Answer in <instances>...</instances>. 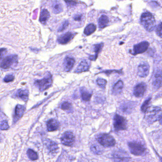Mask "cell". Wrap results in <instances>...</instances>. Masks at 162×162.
<instances>
[{"mask_svg":"<svg viewBox=\"0 0 162 162\" xmlns=\"http://www.w3.org/2000/svg\"><path fill=\"white\" fill-rule=\"evenodd\" d=\"M91 150L93 153L96 155H101L103 153V150L98 145L96 144H94L92 145L90 147Z\"/></svg>","mask_w":162,"mask_h":162,"instance_id":"obj_28","label":"cell"},{"mask_svg":"<svg viewBox=\"0 0 162 162\" xmlns=\"http://www.w3.org/2000/svg\"><path fill=\"white\" fill-rule=\"evenodd\" d=\"M103 44H97L95 46V52L96 53V55H95V59H96L98 56V54L100 53V50L103 47Z\"/></svg>","mask_w":162,"mask_h":162,"instance_id":"obj_33","label":"cell"},{"mask_svg":"<svg viewBox=\"0 0 162 162\" xmlns=\"http://www.w3.org/2000/svg\"><path fill=\"white\" fill-rule=\"evenodd\" d=\"M47 127L49 132L56 131L59 127V123L55 119H50L47 123Z\"/></svg>","mask_w":162,"mask_h":162,"instance_id":"obj_16","label":"cell"},{"mask_svg":"<svg viewBox=\"0 0 162 162\" xmlns=\"http://www.w3.org/2000/svg\"><path fill=\"white\" fill-rule=\"evenodd\" d=\"M146 89V85L144 82L138 84L134 89V95L137 98H142Z\"/></svg>","mask_w":162,"mask_h":162,"instance_id":"obj_10","label":"cell"},{"mask_svg":"<svg viewBox=\"0 0 162 162\" xmlns=\"http://www.w3.org/2000/svg\"><path fill=\"white\" fill-rule=\"evenodd\" d=\"M53 10L54 13L58 14L63 11V6L59 2L56 1L53 3Z\"/></svg>","mask_w":162,"mask_h":162,"instance_id":"obj_25","label":"cell"},{"mask_svg":"<svg viewBox=\"0 0 162 162\" xmlns=\"http://www.w3.org/2000/svg\"><path fill=\"white\" fill-rule=\"evenodd\" d=\"M45 144L50 152L55 153L57 152V150L58 149V146L57 144L53 141L49 140V139H47L46 140Z\"/></svg>","mask_w":162,"mask_h":162,"instance_id":"obj_20","label":"cell"},{"mask_svg":"<svg viewBox=\"0 0 162 162\" xmlns=\"http://www.w3.org/2000/svg\"><path fill=\"white\" fill-rule=\"evenodd\" d=\"M141 23L145 29L148 31H152L155 27L154 17L149 12H145L141 15Z\"/></svg>","mask_w":162,"mask_h":162,"instance_id":"obj_1","label":"cell"},{"mask_svg":"<svg viewBox=\"0 0 162 162\" xmlns=\"http://www.w3.org/2000/svg\"><path fill=\"white\" fill-rule=\"evenodd\" d=\"M73 19L75 21L80 22V21H82V14H80V13L75 14V15H74L73 17Z\"/></svg>","mask_w":162,"mask_h":162,"instance_id":"obj_35","label":"cell"},{"mask_svg":"<svg viewBox=\"0 0 162 162\" xmlns=\"http://www.w3.org/2000/svg\"><path fill=\"white\" fill-rule=\"evenodd\" d=\"M90 67V63L86 60H83L80 63L75 72V73H81L82 72H86L89 70Z\"/></svg>","mask_w":162,"mask_h":162,"instance_id":"obj_18","label":"cell"},{"mask_svg":"<svg viewBox=\"0 0 162 162\" xmlns=\"http://www.w3.org/2000/svg\"><path fill=\"white\" fill-rule=\"evenodd\" d=\"M7 53V49L2 48L0 49V60Z\"/></svg>","mask_w":162,"mask_h":162,"instance_id":"obj_40","label":"cell"},{"mask_svg":"<svg viewBox=\"0 0 162 162\" xmlns=\"http://www.w3.org/2000/svg\"><path fill=\"white\" fill-rule=\"evenodd\" d=\"M27 154L29 158L32 161L37 160L38 158V156L36 152L33 151L32 149H29L27 152Z\"/></svg>","mask_w":162,"mask_h":162,"instance_id":"obj_29","label":"cell"},{"mask_svg":"<svg viewBox=\"0 0 162 162\" xmlns=\"http://www.w3.org/2000/svg\"><path fill=\"white\" fill-rule=\"evenodd\" d=\"M53 84L52 76L50 73L46 74L44 79L35 81V84L39 88L40 91L42 92L48 89Z\"/></svg>","mask_w":162,"mask_h":162,"instance_id":"obj_3","label":"cell"},{"mask_svg":"<svg viewBox=\"0 0 162 162\" xmlns=\"http://www.w3.org/2000/svg\"><path fill=\"white\" fill-rule=\"evenodd\" d=\"M96 25L94 24H90L85 29L84 33L87 35H91L96 30Z\"/></svg>","mask_w":162,"mask_h":162,"instance_id":"obj_27","label":"cell"},{"mask_svg":"<svg viewBox=\"0 0 162 162\" xmlns=\"http://www.w3.org/2000/svg\"><path fill=\"white\" fill-rule=\"evenodd\" d=\"M81 95L83 100L88 101L90 100L92 96V92L85 88H82L81 90Z\"/></svg>","mask_w":162,"mask_h":162,"instance_id":"obj_22","label":"cell"},{"mask_svg":"<svg viewBox=\"0 0 162 162\" xmlns=\"http://www.w3.org/2000/svg\"><path fill=\"white\" fill-rule=\"evenodd\" d=\"M65 2L69 7H73L76 4V2L74 0H65Z\"/></svg>","mask_w":162,"mask_h":162,"instance_id":"obj_39","label":"cell"},{"mask_svg":"<svg viewBox=\"0 0 162 162\" xmlns=\"http://www.w3.org/2000/svg\"><path fill=\"white\" fill-rule=\"evenodd\" d=\"M18 57L16 55H11L6 57L1 63V67L3 69H9L12 65L17 63Z\"/></svg>","mask_w":162,"mask_h":162,"instance_id":"obj_7","label":"cell"},{"mask_svg":"<svg viewBox=\"0 0 162 162\" xmlns=\"http://www.w3.org/2000/svg\"><path fill=\"white\" fill-rule=\"evenodd\" d=\"M156 32L157 35L160 38H162V23H161V22L158 24L157 28H156Z\"/></svg>","mask_w":162,"mask_h":162,"instance_id":"obj_37","label":"cell"},{"mask_svg":"<svg viewBox=\"0 0 162 162\" xmlns=\"http://www.w3.org/2000/svg\"><path fill=\"white\" fill-rule=\"evenodd\" d=\"M25 108L23 106L17 105L15 108V115L13 117V122L16 123L18 120L23 116L25 112Z\"/></svg>","mask_w":162,"mask_h":162,"instance_id":"obj_14","label":"cell"},{"mask_svg":"<svg viewBox=\"0 0 162 162\" xmlns=\"http://www.w3.org/2000/svg\"><path fill=\"white\" fill-rule=\"evenodd\" d=\"M136 103L133 102H128L124 103L121 105V109L124 113H129L131 112L132 109L135 107Z\"/></svg>","mask_w":162,"mask_h":162,"instance_id":"obj_21","label":"cell"},{"mask_svg":"<svg viewBox=\"0 0 162 162\" xmlns=\"http://www.w3.org/2000/svg\"><path fill=\"white\" fill-rule=\"evenodd\" d=\"M128 146L130 152L135 155H143L146 149L143 144L136 141L129 142Z\"/></svg>","mask_w":162,"mask_h":162,"instance_id":"obj_5","label":"cell"},{"mask_svg":"<svg viewBox=\"0 0 162 162\" xmlns=\"http://www.w3.org/2000/svg\"><path fill=\"white\" fill-rule=\"evenodd\" d=\"M75 59L72 57L67 56L63 62V67L65 72H70L74 65Z\"/></svg>","mask_w":162,"mask_h":162,"instance_id":"obj_12","label":"cell"},{"mask_svg":"<svg viewBox=\"0 0 162 162\" xmlns=\"http://www.w3.org/2000/svg\"><path fill=\"white\" fill-rule=\"evenodd\" d=\"M149 72V66L146 62L141 63L138 67L137 74L142 78H145L148 76Z\"/></svg>","mask_w":162,"mask_h":162,"instance_id":"obj_11","label":"cell"},{"mask_svg":"<svg viewBox=\"0 0 162 162\" xmlns=\"http://www.w3.org/2000/svg\"><path fill=\"white\" fill-rule=\"evenodd\" d=\"M14 80V76L12 75H7L4 78V81L5 82H10Z\"/></svg>","mask_w":162,"mask_h":162,"instance_id":"obj_38","label":"cell"},{"mask_svg":"<svg viewBox=\"0 0 162 162\" xmlns=\"http://www.w3.org/2000/svg\"><path fill=\"white\" fill-rule=\"evenodd\" d=\"M97 141L104 147H112L116 144V141L114 137L108 134H101L98 135Z\"/></svg>","mask_w":162,"mask_h":162,"instance_id":"obj_4","label":"cell"},{"mask_svg":"<svg viewBox=\"0 0 162 162\" xmlns=\"http://www.w3.org/2000/svg\"><path fill=\"white\" fill-rule=\"evenodd\" d=\"M15 96L24 101H27L28 100L29 91L27 89H20L16 92Z\"/></svg>","mask_w":162,"mask_h":162,"instance_id":"obj_17","label":"cell"},{"mask_svg":"<svg viewBox=\"0 0 162 162\" xmlns=\"http://www.w3.org/2000/svg\"><path fill=\"white\" fill-rule=\"evenodd\" d=\"M151 100V97H149L147 100H146L144 102V103H143L141 108V111H142V112L145 113V112H146V110H147V109H148V106H149V104H150Z\"/></svg>","mask_w":162,"mask_h":162,"instance_id":"obj_31","label":"cell"},{"mask_svg":"<svg viewBox=\"0 0 162 162\" xmlns=\"http://www.w3.org/2000/svg\"><path fill=\"white\" fill-rule=\"evenodd\" d=\"M61 108L62 109L66 111L67 112H71V110L72 109V104L67 102H65L64 103H63L61 106Z\"/></svg>","mask_w":162,"mask_h":162,"instance_id":"obj_30","label":"cell"},{"mask_svg":"<svg viewBox=\"0 0 162 162\" xmlns=\"http://www.w3.org/2000/svg\"><path fill=\"white\" fill-rule=\"evenodd\" d=\"M161 71H158L155 76L154 79L153 81V85L155 89H158L162 85V75Z\"/></svg>","mask_w":162,"mask_h":162,"instance_id":"obj_19","label":"cell"},{"mask_svg":"<svg viewBox=\"0 0 162 162\" xmlns=\"http://www.w3.org/2000/svg\"><path fill=\"white\" fill-rule=\"evenodd\" d=\"M74 33L71 32H67L64 35H62L58 39V43L62 44H65L70 42L74 37Z\"/></svg>","mask_w":162,"mask_h":162,"instance_id":"obj_13","label":"cell"},{"mask_svg":"<svg viewBox=\"0 0 162 162\" xmlns=\"http://www.w3.org/2000/svg\"><path fill=\"white\" fill-rule=\"evenodd\" d=\"M113 124L116 131L124 130L127 129V121L126 119L118 114L114 116Z\"/></svg>","mask_w":162,"mask_h":162,"instance_id":"obj_6","label":"cell"},{"mask_svg":"<svg viewBox=\"0 0 162 162\" xmlns=\"http://www.w3.org/2000/svg\"><path fill=\"white\" fill-rule=\"evenodd\" d=\"M97 82L98 85L101 87V88H104L106 87V84H107V81H106V80L103 79L99 78V79L97 80Z\"/></svg>","mask_w":162,"mask_h":162,"instance_id":"obj_32","label":"cell"},{"mask_svg":"<svg viewBox=\"0 0 162 162\" xmlns=\"http://www.w3.org/2000/svg\"><path fill=\"white\" fill-rule=\"evenodd\" d=\"M149 44L147 41H144L134 46L133 48V55L138 54L145 53L149 47Z\"/></svg>","mask_w":162,"mask_h":162,"instance_id":"obj_9","label":"cell"},{"mask_svg":"<svg viewBox=\"0 0 162 162\" xmlns=\"http://www.w3.org/2000/svg\"><path fill=\"white\" fill-rule=\"evenodd\" d=\"M109 22V18L106 15H102L98 21L99 28L102 29L106 27V26H108Z\"/></svg>","mask_w":162,"mask_h":162,"instance_id":"obj_23","label":"cell"},{"mask_svg":"<svg viewBox=\"0 0 162 162\" xmlns=\"http://www.w3.org/2000/svg\"><path fill=\"white\" fill-rule=\"evenodd\" d=\"M69 21H66L64 22H63L62 24V26L60 27L59 29H58V31H62L63 30H65L67 28V27L68 26V25H69Z\"/></svg>","mask_w":162,"mask_h":162,"instance_id":"obj_36","label":"cell"},{"mask_svg":"<svg viewBox=\"0 0 162 162\" xmlns=\"http://www.w3.org/2000/svg\"><path fill=\"white\" fill-rule=\"evenodd\" d=\"M49 12L47 10H42L39 17V21L43 24H44L49 18Z\"/></svg>","mask_w":162,"mask_h":162,"instance_id":"obj_26","label":"cell"},{"mask_svg":"<svg viewBox=\"0 0 162 162\" xmlns=\"http://www.w3.org/2000/svg\"><path fill=\"white\" fill-rule=\"evenodd\" d=\"M123 82L122 81H118V82L114 85L113 89V93L114 95H118L119 94L122 92V90H123Z\"/></svg>","mask_w":162,"mask_h":162,"instance_id":"obj_24","label":"cell"},{"mask_svg":"<svg viewBox=\"0 0 162 162\" xmlns=\"http://www.w3.org/2000/svg\"><path fill=\"white\" fill-rule=\"evenodd\" d=\"M146 118L150 123H153L157 120H162V111L161 108L158 107H151L147 109Z\"/></svg>","mask_w":162,"mask_h":162,"instance_id":"obj_2","label":"cell"},{"mask_svg":"<svg viewBox=\"0 0 162 162\" xmlns=\"http://www.w3.org/2000/svg\"><path fill=\"white\" fill-rule=\"evenodd\" d=\"M74 136L72 132L71 131H67L65 132L61 138V142L62 144L66 146H72L74 144Z\"/></svg>","mask_w":162,"mask_h":162,"instance_id":"obj_8","label":"cell"},{"mask_svg":"<svg viewBox=\"0 0 162 162\" xmlns=\"http://www.w3.org/2000/svg\"><path fill=\"white\" fill-rule=\"evenodd\" d=\"M114 159L117 161H127L130 157L125 152L117 151L114 154Z\"/></svg>","mask_w":162,"mask_h":162,"instance_id":"obj_15","label":"cell"},{"mask_svg":"<svg viewBox=\"0 0 162 162\" xmlns=\"http://www.w3.org/2000/svg\"><path fill=\"white\" fill-rule=\"evenodd\" d=\"M0 127H1V129L2 130H8L9 128V126L8 125L7 121L6 120L2 121Z\"/></svg>","mask_w":162,"mask_h":162,"instance_id":"obj_34","label":"cell"}]
</instances>
